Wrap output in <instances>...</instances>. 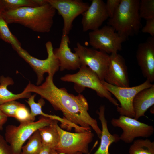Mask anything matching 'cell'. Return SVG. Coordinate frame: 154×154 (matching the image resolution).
<instances>
[{"label": "cell", "instance_id": "36", "mask_svg": "<svg viewBox=\"0 0 154 154\" xmlns=\"http://www.w3.org/2000/svg\"><path fill=\"white\" fill-rule=\"evenodd\" d=\"M0 130H1L0 128Z\"/></svg>", "mask_w": 154, "mask_h": 154}, {"label": "cell", "instance_id": "24", "mask_svg": "<svg viewBox=\"0 0 154 154\" xmlns=\"http://www.w3.org/2000/svg\"><path fill=\"white\" fill-rule=\"evenodd\" d=\"M0 39L11 44L15 50L21 48V44L10 30L8 24L0 13Z\"/></svg>", "mask_w": 154, "mask_h": 154}, {"label": "cell", "instance_id": "32", "mask_svg": "<svg viewBox=\"0 0 154 154\" xmlns=\"http://www.w3.org/2000/svg\"><path fill=\"white\" fill-rule=\"evenodd\" d=\"M7 117L0 110V128L1 130L3 129V126L7 120Z\"/></svg>", "mask_w": 154, "mask_h": 154}, {"label": "cell", "instance_id": "13", "mask_svg": "<svg viewBox=\"0 0 154 154\" xmlns=\"http://www.w3.org/2000/svg\"><path fill=\"white\" fill-rule=\"evenodd\" d=\"M104 80L117 86L129 87L127 67L125 60L121 55L117 53L110 55L109 63Z\"/></svg>", "mask_w": 154, "mask_h": 154}, {"label": "cell", "instance_id": "14", "mask_svg": "<svg viewBox=\"0 0 154 154\" xmlns=\"http://www.w3.org/2000/svg\"><path fill=\"white\" fill-rule=\"evenodd\" d=\"M136 58L144 77L151 83L154 81V37H150L139 44Z\"/></svg>", "mask_w": 154, "mask_h": 154}, {"label": "cell", "instance_id": "22", "mask_svg": "<svg viewBox=\"0 0 154 154\" xmlns=\"http://www.w3.org/2000/svg\"><path fill=\"white\" fill-rule=\"evenodd\" d=\"M23 145L20 154H39L43 149L41 137L38 130L35 131Z\"/></svg>", "mask_w": 154, "mask_h": 154}, {"label": "cell", "instance_id": "33", "mask_svg": "<svg viewBox=\"0 0 154 154\" xmlns=\"http://www.w3.org/2000/svg\"><path fill=\"white\" fill-rule=\"evenodd\" d=\"M51 149L43 147V149L39 154H50Z\"/></svg>", "mask_w": 154, "mask_h": 154}, {"label": "cell", "instance_id": "2", "mask_svg": "<svg viewBox=\"0 0 154 154\" xmlns=\"http://www.w3.org/2000/svg\"><path fill=\"white\" fill-rule=\"evenodd\" d=\"M56 10L48 3L36 7H23L0 14L8 24H19L38 33L49 32L53 23Z\"/></svg>", "mask_w": 154, "mask_h": 154}, {"label": "cell", "instance_id": "11", "mask_svg": "<svg viewBox=\"0 0 154 154\" xmlns=\"http://www.w3.org/2000/svg\"><path fill=\"white\" fill-rule=\"evenodd\" d=\"M74 50L80 58L81 65L88 66L96 73L101 81L104 80L109 63L110 55L100 50L87 48L79 42L77 43Z\"/></svg>", "mask_w": 154, "mask_h": 154}, {"label": "cell", "instance_id": "5", "mask_svg": "<svg viewBox=\"0 0 154 154\" xmlns=\"http://www.w3.org/2000/svg\"><path fill=\"white\" fill-rule=\"evenodd\" d=\"M41 116L36 121L20 123L18 126L10 125L6 127L5 138L13 154H20L23 144L35 131L50 125L54 120Z\"/></svg>", "mask_w": 154, "mask_h": 154}, {"label": "cell", "instance_id": "3", "mask_svg": "<svg viewBox=\"0 0 154 154\" xmlns=\"http://www.w3.org/2000/svg\"><path fill=\"white\" fill-rule=\"evenodd\" d=\"M140 2L139 0H121L113 16L108 20V25L127 39L137 35L141 27Z\"/></svg>", "mask_w": 154, "mask_h": 154}, {"label": "cell", "instance_id": "26", "mask_svg": "<svg viewBox=\"0 0 154 154\" xmlns=\"http://www.w3.org/2000/svg\"><path fill=\"white\" fill-rule=\"evenodd\" d=\"M35 94L31 95L28 98L26 102L29 106L30 109V114L32 121H35V117L38 115L39 112L42 110V108L45 104L44 99L41 98L40 99L38 102L36 103L35 101Z\"/></svg>", "mask_w": 154, "mask_h": 154}, {"label": "cell", "instance_id": "18", "mask_svg": "<svg viewBox=\"0 0 154 154\" xmlns=\"http://www.w3.org/2000/svg\"><path fill=\"white\" fill-rule=\"evenodd\" d=\"M154 104V85L138 93L135 96L133 106L135 114L134 118L137 120L145 116L147 110Z\"/></svg>", "mask_w": 154, "mask_h": 154}, {"label": "cell", "instance_id": "12", "mask_svg": "<svg viewBox=\"0 0 154 154\" xmlns=\"http://www.w3.org/2000/svg\"><path fill=\"white\" fill-rule=\"evenodd\" d=\"M48 3L57 10L63 20L62 34L68 35L72 29L73 23L89 7V4L81 0H47Z\"/></svg>", "mask_w": 154, "mask_h": 154}, {"label": "cell", "instance_id": "7", "mask_svg": "<svg viewBox=\"0 0 154 154\" xmlns=\"http://www.w3.org/2000/svg\"><path fill=\"white\" fill-rule=\"evenodd\" d=\"M88 37L89 44L94 48L108 54L117 53L121 50L122 43L127 40L108 25L90 31Z\"/></svg>", "mask_w": 154, "mask_h": 154}, {"label": "cell", "instance_id": "21", "mask_svg": "<svg viewBox=\"0 0 154 154\" xmlns=\"http://www.w3.org/2000/svg\"><path fill=\"white\" fill-rule=\"evenodd\" d=\"M3 10L12 11L26 7H36L44 5V0H0Z\"/></svg>", "mask_w": 154, "mask_h": 154}, {"label": "cell", "instance_id": "29", "mask_svg": "<svg viewBox=\"0 0 154 154\" xmlns=\"http://www.w3.org/2000/svg\"><path fill=\"white\" fill-rule=\"evenodd\" d=\"M121 0H107L105 3L106 9L109 17L113 16L116 10L119 6Z\"/></svg>", "mask_w": 154, "mask_h": 154}, {"label": "cell", "instance_id": "17", "mask_svg": "<svg viewBox=\"0 0 154 154\" xmlns=\"http://www.w3.org/2000/svg\"><path fill=\"white\" fill-rule=\"evenodd\" d=\"M105 106L102 105L99 108V110L96 112L101 124L102 133L100 138V142L99 146L93 154H110L109 152L110 145L113 143H117L120 140L118 135L112 134L109 131L107 121L105 116Z\"/></svg>", "mask_w": 154, "mask_h": 154}, {"label": "cell", "instance_id": "30", "mask_svg": "<svg viewBox=\"0 0 154 154\" xmlns=\"http://www.w3.org/2000/svg\"><path fill=\"white\" fill-rule=\"evenodd\" d=\"M0 154H13L9 145L0 134Z\"/></svg>", "mask_w": 154, "mask_h": 154}, {"label": "cell", "instance_id": "6", "mask_svg": "<svg viewBox=\"0 0 154 154\" xmlns=\"http://www.w3.org/2000/svg\"><path fill=\"white\" fill-rule=\"evenodd\" d=\"M56 121L55 125L59 136L58 143L54 150L59 154H88L89 145L94 135L90 129L82 132L72 133L63 129Z\"/></svg>", "mask_w": 154, "mask_h": 154}, {"label": "cell", "instance_id": "8", "mask_svg": "<svg viewBox=\"0 0 154 154\" xmlns=\"http://www.w3.org/2000/svg\"><path fill=\"white\" fill-rule=\"evenodd\" d=\"M48 54L47 58L40 60L31 56L21 47L15 50L19 55L27 62L35 72L37 76V86H39L44 79V74L54 76L60 68L59 63L54 55L52 42H47L45 44Z\"/></svg>", "mask_w": 154, "mask_h": 154}, {"label": "cell", "instance_id": "4", "mask_svg": "<svg viewBox=\"0 0 154 154\" xmlns=\"http://www.w3.org/2000/svg\"><path fill=\"white\" fill-rule=\"evenodd\" d=\"M79 71L73 74H67L62 77L60 79L64 81L74 83V88L80 94L86 88H90L96 92L102 98H105L117 106L119 105L117 100L113 98L101 83L97 75L88 66L81 65Z\"/></svg>", "mask_w": 154, "mask_h": 154}, {"label": "cell", "instance_id": "15", "mask_svg": "<svg viewBox=\"0 0 154 154\" xmlns=\"http://www.w3.org/2000/svg\"><path fill=\"white\" fill-rule=\"evenodd\" d=\"M81 23L84 32L99 29L108 17L105 3L102 0H92L82 14Z\"/></svg>", "mask_w": 154, "mask_h": 154}, {"label": "cell", "instance_id": "16", "mask_svg": "<svg viewBox=\"0 0 154 154\" xmlns=\"http://www.w3.org/2000/svg\"><path fill=\"white\" fill-rule=\"evenodd\" d=\"M70 42L68 35L62 34L59 47L53 50L54 54L59 63L61 71L75 70L79 69L81 65L78 54L72 52L70 48Z\"/></svg>", "mask_w": 154, "mask_h": 154}, {"label": "cell", "instance_id": "19", "mask_svg": "<svg viewBox=\"0 0 154 154\" xmlns=\"http://www.w3.org/2000/svg\"><path fill=\"white\" fill-rule=\"evenodd\" d=\"M12 79L9 77H0V105L7 102L20 99L28 98L31 95L30 92L24 90L21 93L15 94L9 90L7 86L13 84Z\"/></svg>", "mask_w": 154, "mask_h": 154}, {"label": "cell", "instance_id": "23", "mask_svg": "<svg viewBox=\"0 0 154 154\" xmlns=\"http://www.w3.org/2000/svg\"><path fill=\"white\" fill-rule=\"evenodd\" d=\"M129 152V154H154V142L147 139L134 140Z\"/></svg>", "mask_w": 154, "mask_h": 154}, {"label": "cell", "instance_id": "9", "mask_svg": "<svg viewBox=\"0 0 154 154\" xmlns=\"http://www.w3.org/2000/svg\"><path fill=\"white\" fill-rule=\"evenodd\" d=\"M101 83L106 89L113 95L120 103L117 110L120 115L134 118L133 102L136 94L141 91L152 86L153 84L148 80L143 83L132 87H121L110 84L104 80Z\"/></svg>", "mask_w": 154, "mask_h": 154}, {"label": "cell", "instance_id": "10", "mask_svg": "<svg viewBox=\"0 0 154 154\" xmlns=\"http://www.w3.org/2000/svg\"><path fill=\"white\" fill-rule=\"evenodd\" d=\"M111 123L113 127L122 129L120 139L127 143H132L137 137H149L154 132L153 126L124 116L120 115L118 118H113Z\"/></svg>", "mask_w": 154, "mask_h": 154}, {"label": "cell", "instance_id": "1", "mask_svg": "<svg viewBox=\"0 0 154 154\" xmlns=\"http://www.w3.org/2000/svg\"><path fill=\"white\" fill-rule=\"evenodd\" d=\"M53 76L48 75L40 86L29 82L24 90L35 93L48 101L55 110L62 112L63 118L74 125L89 129L92 128L100 138L101 130L96 119L88 112L89 105L86 98L80 94L75 96L69 93L65 88H58L53 82Z\"/></svg>", "mask_w": 154, "mask_h": 154}, {"label": "cell", "instance_id": "25", "mask_svg": "<svg viewBox=\"0 0 154 154\" xmlns=\"http://www.w3.org/2000/svg\"><path fill=\"white\" fill-rule=\"evenodd\" d=\"M139 13L141 18H154V0H141L140 1Z\"/></svg>", "mask_w": 154, "mask_h": 154}, {"label": "cell", "instance_id": "35", "mask_svg": "<svg viewBox=\"0 0 154 154\" xmlns=\"http://www.w3.org/2000/svg\"><path fill=\"white\" fill-rule=\"evenodd\" d=\"M3 10V8L0 1V13Z\"/></svg>", "mask_w": 154, "mask_h": 154}, {"label": "cell", "instance_id": "28", "mask_svg": "<svg viewBox=\"0 0 154 154\" xmlns=\"http://www.w3.org/2000/svg\"><path fill=\"white\" fill-rule=\"evenodd\" d=\"M14 118L20 123L33 121L31 119L30 112L25 105L23 104L17 110Z\"/></svg>", "mask_w": 154, "mask_h": 154}, {"label": "cell", "instance_id": "34", "mask_svg": "<svg viewBox=\"0 0 154 154\" xmlns=\"http://www.w3.org/2000/svg\"><path fill=\"white\" fill-rule=\"evenodd\" d=\"M50 154H59L54 149H51L50 151ZM76 154H83L81 152H78Z\"/></svg>", "mask_w": 154, "mask_h": 154}, {"label": "cell", "instance_id": "31", "mask_svg": "<svg viewBox=\"0 0 154 154\" xmlns=\"http://www.w3.org/2000/svg\"><path fill=\"white\" fill-rule=\"evenodd\" d=\"M145 26L142 28L143 33H149L151 37H154V18L147 19Z\"/></svg>", "mask_w": 154, "mask_h": 154}, {"label": "cell", "instance_id": "20", "mask_svg": "<svg viewBox=\"0 0 154 154\" xmlns=\"http://www.w3.org/2000/svg\"><path fill=\"white\" fill-rule=\"evenodd\" d=\"M56 120L50 125L38 129L43 147L54 149L59 140V136L56 127Z\"/></svg>", "mask_w": 154, "mask_h": 154}, {"label": "cell", "instance_id": "27", "mask_svg": "<svg viewBox=\"0 0 154 154\" xmlns=\"http://www.w3.org/2000/svg\"><path fill=\"white\" fill-rule=\"evenodd\" d=\"M23 104L15 100L10 101L0 105V110L7 117L14 118L17 110Z\"/></svg>", "mask_w": 154, "mask_h": 154}]
</instances>
